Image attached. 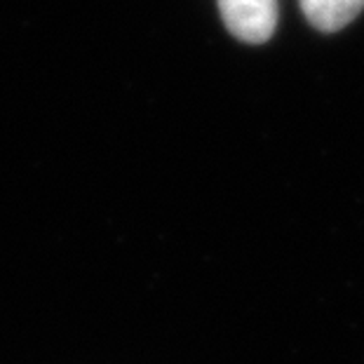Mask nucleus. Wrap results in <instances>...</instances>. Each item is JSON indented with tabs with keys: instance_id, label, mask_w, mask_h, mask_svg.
Returning <instances> with one entry per match:
<instances>
[{
	"instance_id": "obj_1",
	"label": "nucleus",
	"mask_w": 364,
	"mask_h": 364,
	"mask_svg": "<svg viewBox=\"0 0 364 364\" xmlns=\"http://www.w3.org/2000/svg\"><path fill=\"white\" fill-rule=\"evenodd\" d=\"M226 28L242 43H266L277 26V0H219Z\"/></svg>"
},
{
	"instance_id": "obj_2",
	"label": "nucleus",
	"mask_w": 364,
	"mask_h": 364,
	"mask_svg": "<svg viewBox=\"0 0 364 364\" xmlns=\"http://www.w3.org/2000/svg\"><path fill=\"white\" fill-rule=\"evenodd\" d=\"M299 3L306 19L322 33L341 31L364 10V0H299Z\"/></svg>"
}]
</instances>
